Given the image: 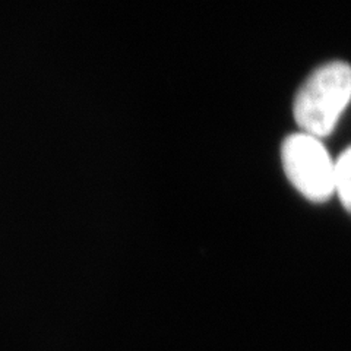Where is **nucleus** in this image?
Masks as SVG:
<instances>
[{"instance_id": "3", "label": "nucleus", "mask_w": 351, "mask_h": 351, "mask_svg": "<svg viewBox=\"0 0 351 351\" xmlns=\"http://www.w3.org/2000/svg\"><path fill=\"white\" fill-rule=\"evenodd\" d=\"M335 192L346 210L351 213V147L335 161Z\"/></svg>"}, {"instance_id": "1", "label": "nucleus", "mask_w": 351, "mask_h": 351, "mask_svg": "<svg viewBox=\"0 0 351 351\" xmlns=\"http://www.w3.org/2000/svg\"><path fill=\"white\" fill-rule=\"evenodd\" d=\"M351 100V66L331 62L317 68L294 101L295 122L304 134L324 138L334 130Z\"/></svg>"}, {"instance_id": "2", "label": "nucleus", "mask_w": 351, "mask_h": 351, "mask_svg": "<svg viewBox=\"0 0 351 351\" xmlns=\"http://www.w3.org/2000/svg\"><path fill=\"white\" fill-rule=\"evenodd\" d=\"M284 170L290 182L311 201H326L335 192V161L319 138L294 134L282 144Z\"/></svg>"}]
</instances>
